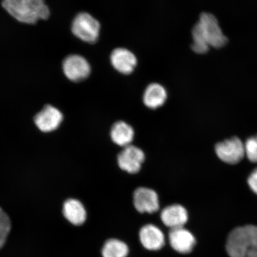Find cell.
Wrapping results in <instances>:
<instances>
[{"label":"cell","instance_id":"cell-1","mask_svg":"<svg viewBox=\"0 0 257 257\" xmlns=\"http://www.w3.org/2000/svg\"><path fill=\"white\" fill-rule=\"evenodd\" d=\"M2 6L13 18L24 24L46 20L50 15L44 0H3Z\"/></svg>","mask_w":257,"mask_h":257},{"label":"cell","instance_id":"cell-2","mask_svg":"<svg viewBox=\"0 0 257 257\" xmlns=\"http://www.w3.org/2000/svg\"><path fill=\"white\" fill-rule=\"evenodd\" d=\"M226 248L230 257H257V226L235 228L228 236Z\"/></svg>","mask_w":257,"mask_h":257},{"label":"cell","instance_id":"cell-3","mask_svg":"<svg viewBox=\"0 0 257 257\" xmlns=\"http://www.w3.org/2000/svg\"><path fill=\"white\" fill-rule=\"evenodd\" d=\"M101 26L99 22L87 13H80L73 19L72 31L76 37L86 43L93 44L98 40Z\"/></svg>","mask_w":257,"mask_h":257},{"label":"cell","instance_id":"cell-4","mask_svg":"<svg viewBox=\"0 0 257 257\" xmlns=\"http://www.w3.org/2000/svg\"><path fill=\"white\" fill-rule=\"evenodd\" d=\"M197 24L210 47L220 48L227 44V38L221 31L217 19L214 15L203 13Z\"/></svg>","mask_w":257,"mask_h":257},{"label":"cell","instance_id":"cell-5","mask_svg":"<svg viewBox=\"0 0 257 257\" xmlns=\"http://www.w3.org/2000/svg\"><path fill=\"white\" fill-rule=\"evenodd\" d=\"M217 157L222 162L235 165L245 156V146L238 138H232L218 143L215 147Z\"/></svg>","mask_w":257,"mask_h":257},{"label":"cell","instance_id":"cell-6","mask_svg":"<svg viewBox=\"0 0 257 257\" xmlns=\"http://www.w3.org/2000/svg\"><path fill=\"white\" fill-rule=\"evenodd\" d=\"M146 156L139 147L130 145L123 148L117 156L119 168L130 174H136L140 171Z\"/></svg>","mask_w":257,"mask_h":257},{"label":"cell","instance_id":"cell-7","mask_svg":"<svg viewBox=\"0 0 257 257\" xmlns=\"http://www.w3.org/2000/svg\"><path fill=\"white\" fill-rule=\"evenodd\" d=\"M64 75L73 82L86 79L91 73V66L84 57L73 54L67 56L63 62Z\"/></svg>","mask_w":257,"mask_h":257},{"label":"cell","instance_id":"cell-8","mask_svg":"<svg viewBox=\"0 0 257 257\" xmlns=\"http://www.w3.org/2000/svg\"><path fill=\"white\" fill-rule=\"evenodd\" d=\"M134 204L140 213H156L160 208L158 194L152 189L138 188L134 193Z\"/></svg>","mask_w":257,"mask_h":257},{"label":"cell","instance_id":"cell-9","mask_svg":"<svg viewBox=\"0 0 257 257\" xmlns=\"http://www.w3.org/2000/svg\"><path fill=\"white\" fill-rule=\"evenodd\" d=\"M169 241L175 251L183 254L191 252L196 244L195 236L184 227L170 229Z\"/></svg>","mask_w":257,"mask_h":257},{"label":"cell","instance_id":"cell-10","mask_svg":"<svg viewBox=\"0 0 257 257\" xmlns=\"http://www.w3.org/2000/svg\"><path fill=\"white\" fill-rule=\"evenodd\" d=\"M63 114L51 105H46L34 118L35 124L44 133H50L57 130L63 121Z\"/></svg>","mask_w":257,"mask_h":257},{"label":"cell","instance_id":"cell-11","mask_svg":"<svg viewBox=\"0 0 257 257\" xmlns=\"http://www.w3.org/2000/svg\"><path fill=\"white\" fill-rule=\"evenodd\" d=\"M139 237L141 244L148 250H158L165 245V234L159 227L153 224L145 225L141 228Z\"/></svg>","mask_w":257,"mask_h":257},{"label":"cell","instance_id":"cell-12","mask_svg":"<svg viewBox=\"0 0 257 257\" xmlns=\"http://www.w3.org/2000/svg\"><path fill=\"white\" fill-rule=\"evenodd\" d=\"M111 65L117 72L123 75H130L137 65L136 56L124 48H117L112 51L110 56Z\"/></svg>","mask_w":257,"mask_h":257},{"label":"cell","instance_id":"cell-13","mask_svg":"<svg viewBox=\"0 0 257 257\" xmlns=\"http://www.w3.org/2000/svg\"><path fill=\"white\" fill-rule=\"evenodd\" d=\"M160 218L166 226L173 229L184 227L188 220V213L182 205L172 204L163 209Z\"/></svg>","mask_w":257,"mask_h":257},{"label":"cell","instance_id":"cell-14","mask_svg":"<svg viewBox=\"0 0 257 257\" xmlns=\"http://www.w3.org/2000/svg\"><path fill=\"white\" fill-rule=\"evenodd\" d=\"M168 98V93L162 85L154 83L147 86L143 95L145 105L151 109L162 107Z\"/></svg>","mask_w":257,"mask_h":257},{"label":"cell","instance_id":"cell-15","mask_svg":"<svg viewBox=\"0 0 257 257\" xmlns=\"http://www.w3.org/2000/svg\"><path fill=\"white\" fill-rule=\"evenodd\" d=\"M135 133L133 127L123 121H118L112 125L110 137L112 142L118 146L126 147L132 145Z\"/></svg>","mask_w":257,"mask_h":257},{"label":"cell","instance_id":"cell-16","mask_svg":"<svg viewBox=\"0 0 257 257\" xmlns=\"http://www.w3.org/2000/svg\"><path fill=\"white\" fill-rule=\"evenodd\" d=\"M64 217L70 223L79 226L85 223L86 212L84 206L75 199H69L64 202L63 207Z\"/></svg>","mask_w":257,"mask_h":257},{"label":"cell","instance_id":"cell-17","mask_svg":"<svg viewBox=\"0 0 257 257\" xmlns=\"http://www.w3.org/2000/svg\"><path fill=\"white\" fill-rule=\"evenodd\" d=\"M128 252L127 244L117 239L106 241L101 250L102 257H126Z\"/></svg>","mask_w":257,"mask_h":257},{"label":"cell","instance_id":"cell-18","mask_svg":"<svg viewBox=\"0 0 257 257\" xmlns=\"http://www.w3.org/2000/svg\"><path fill=\"white\" fill-rule=\"evenodd\" d=\"M193 44L192 49L197 54H205L208 52L210 46L202 35L197 24L194 26L192 32Z\"/></svg>","mask_w":257,"mask_h":257},{"label":"cell","instance_id":"cell-19","mask_svg":"<svg viewBox=\"0 0 257 257\" xmlns=\"http://www.w3.org/2000/svg\"><path fill=\"white\" fill-rule=\"evenodd\" d=\"M245 155L252 163H257V136L248 138L244 144Z\"/></svg>","mask_w":257,"mask_h":257},{"label":"cell","instance_id":"cell-20","mask_svg":"<svg viewBox=\"0 0 257 257\" xmlns=\"http://www.w3.org/2000/svg\"><path fill=\"white\" fill-rule=\"evenodd\" d=\"M11 230V222L8 215L0 207V231L10 233Z\"/></svg>","mask_w":257,"mask_h":257},{"label":"cell","instance_id":"cell-21","mask_svg":"<svg viewBox=\"0 0 257 257\" xmlns=\"http://www.w3.org/2000/svg\"><path fill=\"white\" fill-rule=\"evenodd\" d=\"M248 184L251 190L257 195V169L250 173L248 179Z\"/></svg>","mask_w":257,"mask_h":257},{"label":"cell","instance_id":"cell-22","mask_svg":"<svg viewBox=\"0 0 257 257\" xmlns=\"http://www.w3.org/2000/svg\"><path fill=\"white\" fill-rule=\"evenodd\" d=\"M9 234V233L3 232V231H0V249H1L2 247L4 246Z\"/></svg>","mask_w":257,"mask_h":257}]
</instances>
